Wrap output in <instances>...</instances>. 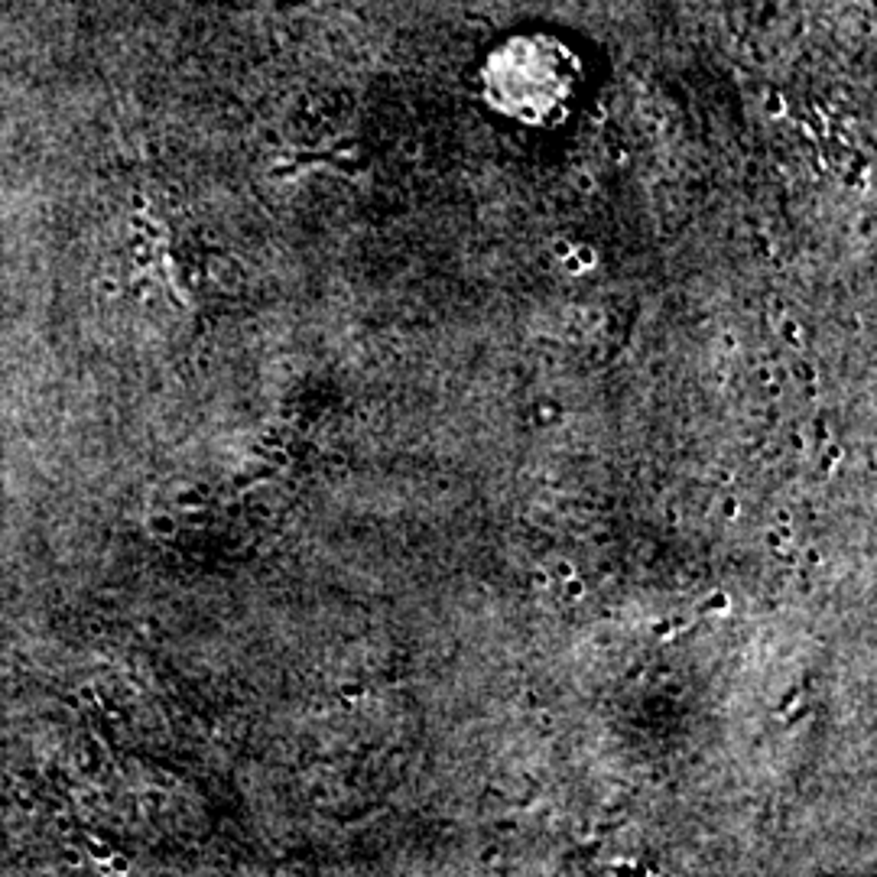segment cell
Here are the masks:
<instances>
[{
    "instance_id": "1",
    "label": "cell",
    "mask_w": 877,
    "mask_h": 877,
    "mask_svg": "<svg viewBox=\"0 0 877 877\" xmlns=\"http://www.w3.org/2000/svg\"><path fill=\"white\" fill-rule=\"evenodd\" d=\"M484 85L504 114L546 121L576 92L578 62L559 39L517 36L490 56Z\"/></svg>"
}]
</instances>
